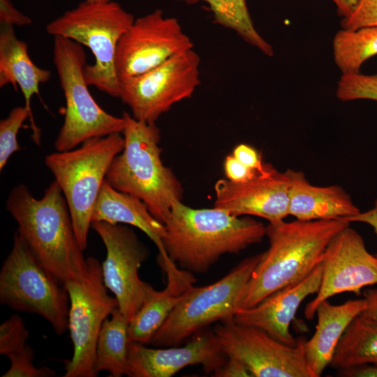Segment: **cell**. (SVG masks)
I'll list each match as a JSON object with an SVG mask.
<instances>
[{
	"instance_id": "52a82bcc",
	"label": "cell",
	"mask_w": 377,
	"mask_h": 377,
	"mask_svg": "<svg viewBox=\"0 0 377 377\" xmlns=\"http://www.w3.org/2000/svg\"><path fill=\"white\" fill-rule=\"evenodd\" d=\"M53 61L66 103L64 123L54 141L57 151L75 149L92 138L122 133L124 118L105 111L89 90L82 45L61 36L54 37Z\"/></svg>"
},
{
	"instance_id": "4dcf8cb0",
	"label": "cell",
	"mask_w": 377,
	"mask_h": 377,
	"mask_svg": "<svg viewBox=\"0 0 377 377\" xmlns=\"http://www.w3.org/2000/svg\"><path fill=\"white\" fill-rule=\"evenodd\" d=\"M343 29L377 27V0H357L351 14L341 20Z\"/></svg>"
},
{
	"instance_id": "8fae6325",
	"label": "cell",
	"mask_w": 377,
	"mask_h": 377,
	"mask_svg": "<svg viewBox=\"0 0 377 377\" xmlns=\"http://www.w3.org/2000/svg\"><path fill=\"white\" fill-rule=\"evenodd\" d=\"M200 58L193 49L175 55L149 71L119 82V96L136 119L156 120L189 98L200 83Z\"/></svg>"
},
{
	"instance_id": "8d00e7d4",
	"label": "cell",
	"mask_w": 377,
	"mask_h": 377,
	"mask_svg": "<svg viewBox=\"0 0 377 377\" xmlns=\"http://www.w3.org/2000/svg\"><path fill=\"white\" fill-rule=\"evenodd\" d=\"M343 220L351 223V222H360L369 225L374 230V232L377 235V199L375 200L374 206L370 209L359 214L342 219ZM377 257V254L376 255Z\"/></svg>"
},
{
	"instance_id": "7402d4cb",
	"label": "cell",
	"mask_w": 377,
	"mask_h": 377,
	"mask_svg": "<svg viewBox=\"0 0 377 377\" xmlns=\"http://www.w3.org/2000/svg\"><path fill=\"white\" fill-rule=\"evenodd\" d=\"M366 306L364 298L348 300L338 305L327 300L319 304L316 311L318 320L315 332L304 342L305 360L313 377L320 376L331 364L346 330Z\"/></svg>"
},
{
	"instance_id": "ab89813d",
	"label": "cell",
	"mask_w": 377,
	"mask_h": 377,
	"mask_svg": "<svg viewBox=\"0 0 377 377\" xmlns=\"http://www.w3.org/2000/svg\"><path fill=\"white\" fill-rule=\"evenodd\" d=\"M89 3H106L111 0H85Z\"/></svg>"
},
{
	"instance_id": "277c9868",
	"label": "cell",
	"mask_w": 377,
	"mask_h": 377,
	"mask_svg": "<svg viewBox=\"0 0 377 377\" xmlns=\"http://www.w3.org/2000/svg\"><path fill=\"white\" fill-rule=\"evenodd\" d=\"M122 117L124 148L113 159L105 180L116 190L140 200L165 224L173 203L182 201V185L162 162L161 132L156 124L136 119L127 112Z\"/></svg>"
},
{
	"instance_id": "5bb4252c",
	"label": "cell",
	"mask_w": 377,
	"mask_h": 377,
	"mask_svg": "<svg viewBox=\"0 0 377 377\" xmlns=\"http://www.w3.org/2000/svg\"><path fill=\"white\" fill-rule=\"evenodd\" d=\"M191 49L193 43L177 19L164 17L160 9L140 17L118 43L115 68L119 82Z\"/></svg>"
},
{
	"instance_id": "74e56055",
	"label": "cell",
	"mask_w": 377,
	"mask_h": 377,
	"mask_svg": "<svg viewBox=\"0 0 377 377\" xmlns=\"http://www.w3.org/2000/svg\"><path fill=\"white\" fill-rule=\"evenodd\" d=\"M367 306L360 315L374 319H377V288L368 289L363 293Z\"/></svg>"
},
{
	"instance_id": "d6a6232c",
	"label": "cell",
	"mask_w": 377,
	"mask_h": 377,
	"mask_svg": "<svg viewBox=\"0 0 377 377\" xmlns=\"http://www.w3.org/2000/svg\"><path fill=\"white\" fill-rule=\"evenodd\" d=\"M223 168L228 179L234 182H244L259 175L246 167L232 154L226 157Z\"/></svg>"
},
{
	"instance_id": "ac0fdd59",
	"label": "cell",
	"mask_w": 377,
	"mask_h": 377,
	"mask_svg": "<svg viewBox=\"0 0 377 377\" xmlns=\"http://www.w3.org/2000/svg\"><path fill=\"white\" fill-rule=\"evenodd\" d=\"M321 277L320 263L301 281L272 293L253 307L239 309L233 319L237 324L260 329L283 344L295 346L300 338H294L290 325L302 302L318 292Z\"/></svg>"
},
{
	"instance_id": "ffe728a7",
	"label": "cell",
	"mask_w": 377,
	"mask_h": 377,
	"mask_svg": "<svg viewBox=\"0 0 377 377\" xmlns=\"http://www.w3.org/2000/svg\"><path fill=\"white\" fill-rule=\"evenodd\" d=\"M168 277L163 290L154 288L128 323L129 342L147 344L178 304L195 278L193 273L180 269L170 258L159 263Z\"/></svg>"
},
{
	"instance_id": "f35d334b",
	"label": "cell",
	"mask_w": 377,
	"mask_h": 377,
	"mask_svg": "<svg viewBox=\"0 0 377 377\" xmlns=\"http://www.w3.org/2000/svg\"><path fill=\"white\" fill-rule=\"evenodd\" d=\"M357 0H332L339 15L343 18L348 17L353 12Z\"/></svg>"
},
{
	"instance_id": "836d02e7",
	"label": "cell",
	"mask_w": 377,
	"mask_h": 377,
	"mask_svg": "<svg viewBox=\"0 0 377 377\" xmlns=\"http://www.w3.org/2000/svg\"><path fill=\"white\" fill-rule=\"evenodd\" d=\"M0 23L22 27L31 24L32 20L18 10L10 0H0Z\"/></svg>"
},
{
	"instance_id": "6da1fadb",
	"label": "cell",
	"mask_w": 377,
	"mask_h": 377,
	"mask_svg": "<svg viewBox=\"0 0 377 377\" xmlns=\"http://www.w3.org/2000/svg\"><path fill=\"white\" fill-rule=\"evenodd\" d=\"M163 239L170 258L180 268L204 274L226 253H238L260 243L266 226L249 216L215 207L194 209L175 201L165 223Z\"/></svg>"
},
{
	"instance_id": "5b68a950",
	"label": "cell",
	"mask_w": 377,
	"mask_h": 377,
	"mask_svg": "<svg viewBox=\"0 0 377 377\" xmlns=\"http://www.w3.org/2000/svg\"><path fill=\"white\" fill-rule=\"evenodd\" d=\"M134 20L133 15L115 1H84L48 23L46 31L54 37L61 36L87 47L95 59L92 65L87 64L84 68L87 84L119 98L116 52L121 36Z\"/></svg>"
},
{
	"instance_id": "83f0119b",
	"label": "cell",
	"mask_w": 377,
	"mask_h": 377,
	"mask_svg": "<svg viewBox=\"0 0 377 377\" xmlns=\"http://www.w3.org/2000/svg\"><path fill=\"white\" fill-rule=\"evenodd\" d=\"M377 54V27L339 31L333 40V55L342 75L360 73L363 63Z\"/></svg>"
},
{
	"instance_id": "e575fe53",
	"label": "cell",
	"mask_w": 377,
	"mask_h": 377,
	"mask_svg": "<svg viewBox=\"0 0 377 377\" xmlns=\"http://www.w3.org/2000/svg\"><path fill=\"white\" fill-rule=\"evenodd\" d=\"M212 376L216 377L252 376L248 369L242 362L228 357L224 364Z\"/></svg>"
},
{
	"instance_id": "9a60e30c",
	"label": "cell",
	"mask_w": 377,
	"mask_h": 377,
	"mask_svg": "<svg viewBox=\"0 0 377 377\" xmlns=\"http://www.w3.org/2000/svg\"><path fill=\"white\" fill-rule=\"evenodd\" d=\"M322 277L316 296L306 306L311 320L320 303L342 293L359 295L361 290L377 285V257L367 249L363 237L350 226L327 245L321 262Z\"/></svg>"
},
{
	"instance_id": "e0dca14e",
	"label": "cell",
	"mask_w": 377,
	"mask_h": 377,
	"mask_svg": "<svg viewBox=\"0 0 377 377\" xmlns=\"http://www.w3.org/2000/svg\"><path fill=\"white\" fill-rule=\"evenodd\" d=\"M213 331H202L184 346L151 348L138 343L128 344L130 377H171L189 365L200 364L204 371L213 374L226 362Z\"/></svg>"
},
{
	"instance_id": "7a4b0ae2",
	"label": "cell",
	"mask_w": 377,
	"mask_h": 377,
	"mask_svg": "<svg viewBox=\"0 0 377 377\" xmlns=\"http://www.w3.org/2000/svg\"><path fill=\"white\" fill-rule=\"evenodd\" d=\"M6 207L17 224V232L42 265L63 285L82 278L84 258L64 195L55 180L43 196L34 198L20 184L8 194Z\"/></svg>"
},
{
	"instance_id": "484cf974",
	"label": "cell",
	"mask_w": 377,
	"mask_h": 377,
	"mask_svg": "<svg viewBox=\"0 0 377 377\" xmlns=\"http://www.w3.org/2000/svg\"><path fill=\"white\" fill-rule=\"evenodd\" d=\"M377 364V319L355 317L341 337L331 365L337 369Z\"/></svg>"
},
{
	"instance_id": "f546056e",
	"label": "cell",
	"mask_w": 377,
	"mask_h": 377,
	"mask_svg": "<svg viewBox=\"0 0 377 377\" xmlns=\"http://www.w3.org/2000/svg\"><path fill=\"white\" fill-rule=\"evenodd\" d=\"M337 96L342 101L357 99L377 101V74L342 75L338 82Z\"/></svg>"
},
{
	"instance_id": "cb8c5ba5",
	"label": "cell",
	"mask_w": 377,
	"mask_h": 377,
	"mask_svg": "<svg viewBox=\"0 0 377 377\" xmlns=\"http://www.w3.org/2000/svg\"><path fill=\"white\" fill-rule=\"evenodd\" d=\"M128 321L116 309L103 322L96 348V371L121 377L128 370Z\"/></svg>"
},
{
	"instance_id": "4fadbf2b",
	"label": "cell",
	"mask_w": 377,
	"mask_h": 377,
	"mask_svg": "<svg viewBox=\"0 0 377 377\" xmlns=\"http://www.w3.org/2000/svg\"><path fill=\"white\" fill-rule=\"evenodd\" d=\"M91 228L106 249V257L101 265L104 283L129 323L153 289L140 278L138 272L149 256V251L128 226L93 221Z\"/></svg>"
},
{
	"instance_id": "d6986e66",
	"label": "cell",
	"mask_w": 377,
	"mask_h": 377,
	"mask_svg": "<svg viewBox=\"0 0 377 377\" xmlns=\"http://www.w3.org/2000/svg\"><path fill=\"white\" fill-rule=\"evenodd\" d=\"M51 72L36 66L28 54L27 44L17 38L14 27L1 24L0 29V87L11 84L18 86L30 113L31 138L37 145L40 144V129L36 125L31 110V98L39 96L40 84L50 80Z\"/></svg>"
},
{
	"instance_id": "9c48e42d",
	"label": "cell",
	"mask_w": 377,
	"mask_h": 377,
	"mask_svg": "<svg viewBox=\"0 0 377 377\" xmlns=\"http://www.w3.org/2000/svg\"><path fill=\"white\" fill-rule=\"evenodd\" d=\"M261 255L245 258L212 284L188 289L150 343L158 347L179 346L209 324L233 318Z\"/></svg>"
},
{
	"instance_id": "44dd1931",
	"label": "cell",
	"mask_w": 377,
	"mask_h": 377,
	"mask_svg": "<svg viewBox=\"0 0 377 377\" xmlns=\"http://www.w3.org/2000/svg\"><path fill=\"white\" fill-rule=\"evenodd\" d=\"M290 182L289 215L297 220H335L361 211L341 186L311 184L302 171L287 170Z\"/></svg>"
},
{
	"instance_id": "30bf717a",
	"label": "cell",
	"mask_w": 377,
	"mask_h": 377,
	"mask_svg": "<svg viewBox=\"0 0 377 377\" xmlns=\"http://www.w3.org/2000/svg\"><path fill=\"white\" fill-rule=\"evenodd\" d=\"M69 297L68 330L73 346L71 359L66 362L64 377H95L96 348L103 324L119 307L108 293L101 265L93 257L87 258L84 276L66 281Z\"/></svg>"
},
{
	"instance_id": "8992f818",
	"label": "cell",
	"mask_w": 377,
	"mask_h": 377,
	"mask_svg": "<svg viewBox=\"0 0 377 377\" xmlns=\"http://www.w3.org/2000/svg\"><path fill=\"white\" fill-rule=\"evenodd\" d=\"M124 137L113 133L88 139L77 149L56 151L45 158L68 205L77 241L87 247L94 207L109 168L123 149Z\"/></svg>"
},
{
	"instance_id": "f1b7e54d",
	"label": "cell",
	"mask_w": 377,
	"mask_h": 377,
	"mask_svg": "<svg viewBox=\"0 0 377 377\" xmlns=\"http://www.w3.org/2000/svg\"><path fill=\"white\" fill-rule=\"evenodd\" d=\"M30 119V113L25 106L11 110L7 117L0 121V170L1 171L15 152L20 150L17 136L24 121Z\"/></svg>"
},
{
	"instance_id": "7c38bea8",
	"label": "cell",
	"mask_w": 377,
	"mask_h": 377,
	"mask_svg": "<svg viewBox=\"0 0 377 377\" xmlns=\"http://www.w3.org/2000/svg\"><path fill=\"white\" fill-rule=\"evenodd\" d=\"M214 332L223 352L242 362L255 377H313L304 355L305 339L289 346L256 327L233 318L216 324Z\"/></svg>"
},
{
	"instance_id": "d590c367",
	"label": "cell",
	"mask_w": 377,
	"mask_h": 377,
	"mask_svg": "<svg viewBox=\"0 0 377 377\" xmlns=\"http://www.w3.org/2000/svg\"><path fill=\"white\" fill-rule=\"evenodd\" d=\"M339 374L346 377H377V364L366 363L341 369Z\"/></svg>"
},
{
	"instance_id": "2e32d148",
	"label": "cell",
	"mask_w": 377,
	"mask_h": 377,
	"mask_svg": "<svg viewBox=\"0 0 377 377\" xmlns=\"http://www.w3.org/2000/svg\"><path fill=\"white\" fill-rule=\"evenodd\" d=\"M214 207L231 215L256 216L269 223L289 215L290 182L287 170L275 168L267 175H258L244 182L218 180L214 185Z\"/></svg>"
},
{
	"instance_id": "ba28073f",
	"label": "cell",
	"mask_w": 377,
	"mask_h": 377,
	"mask_svg": "<svg viewBox=\"0 0 377 377\" xmlns=\"http://www.w3.org/2000/svg\"><path fill=\"white\" fill-rule=\"evenodd\" d=\"M0 302L13 310L40 316L59 335L68 330L65 286L42 265L17 232L0 271Z\"/></svg>"
},
{
	"instance_id": "d4e9b609",
	"label": "cell",
	"mask_w": 377,
	"mask_h": 377,
	"mask_svg": "<svg viewBox=\"0 0 377 377\" xmlns=\"http://www.w3.org/2000/svg\"><path fill=\"white\" fill-rule=\"evenodd\" d=\"M29 332L22 318L13 315L0 325V353L10 361L3 377H52L54 370L34 365V351L27 343Z\"/></svg>"
},
{
	"instance_id": "4316f807",
	"label": "cell",
	"mask_w": 377,
	"mask_h": 377,
	"mask_svg": "<svg viewBox=\"0 0 377 377\" xmlns=\"http://www.w3.org/2000/svg\"><path fill=\"white\" fill-rule=\"evenodd\" d=\"M186 4L207 3L216 24L236 32L245 42L268 57L274 54L272 46L254 27L246 0H176Z\"/></svg>"
},
{
	"instance_id": "3957f363",
	"label": "cell",
	"mask_w": 377,
	"mask_h": 377,
	"mask_svg": "<svg viewBox=\"0 0 377 377\" xmlns=\"http://www.w3.org/2000/svg\"><path fill=\"white\" fill-rule=\"evenodd\" d=\"M350 223L343 219L269 223V246L262 253L243 294L240 309L251 308L272 293L306 278L323 258L333 239Z\"/></svg>"
},
{
	"instance_id": "1f68e13d",
	"label": "cell",
	"mask_w": 377,
	"mask_h": 377,
	"mask_svg": "<svg viewBox=\"0 0 377 377\" xmlns=\"http://www.w3.org/2000/svg\"><path fill=\"white\" fill-rule=\"evenodd\" d=\"M232 155L244 165L260 175H267L274 169L273 166L263 163L261 155L250 145L243 143L237 145Z\"/></svg>"
},
{
	"instance_id": "603a6c76",
	"label": "cell",
	"mask_w": 377,
	"mask_h": 377,
	"mask_svg": "<svg viewBox=\"0 0 377 377\" xmlns=\"http://www.w3.org/2000/svg\"><path fill=\"white\" fill-rule=\"evenodd\" d=\"M91 221L138 228L156 244L159 252L158 257H168L163 244L165 225L153 216L143 202L116 190L105 180L95 203Z\"/></svg>"
}]
</instances>
